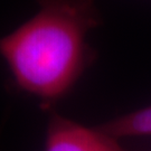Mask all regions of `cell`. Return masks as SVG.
I'll return each mask as SVG.
<instances>
[{"instance_id":"6da1fadb","label":"cell","mask_w":151,"mask_h":151,"mask_svg":"<svg viewBox=\"0 0 151 151\" xmlns=\"http://www.w3.org/2000/svg\"><path fill=\"white\" fill-rule=\"evenodd\" d=\"M36 1L37 12L0 37V56L17 88L50 110L95 60L87 35L102 17L93 0Z\"/></svg>"},{"instance_id":"7a4b0ae2","label":"cell","mask_w":151,"mask_h":151,"mask_svg":"<svg viewBox=\"0 0 151 151\" xmlns=\"http://www.w3.org/2000/svg\"><path fill=\"white\" fill-rule=\"evenodd\" d=\"M45 151H125L118 139L97 127L87 128L50 110Z\"/></svg>"},{"instance_id":"3957f363","label":"cell","mask_w":151,"mask_h":151,"mask_svg":"<svg viewBox=\"0 0 151 151\" xmlns=\"http://www.w3.org/2000/svg\"><path fill=\"white\" fill-rule=\"evenodd\" d=\"M96 127L118 140L124 137L151 135V105L120 115Z\"/></svg>"}]
</instances>
